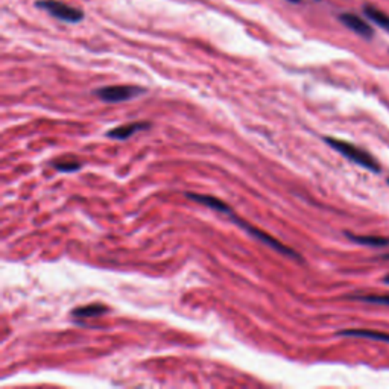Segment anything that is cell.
<instances>
[{"label": "cell", "mask_w": 389, "mask_h": 389, "mask_svg": "<svg viewBox=\"0 0 389 389\" xmlns=\"http://www.w3.org/2000/svg\"><path fill=\"white\" fill-rule=\"evenodd\" d=\"M324 142H326L332 149L336 150L341 155H344L347 160H350L351 163L359 165L361 168L374 172V174H379L380 172V165L370 153H366L365 149L354 146L353 143L344 142V140L339 138H333V137H324Z\"/></svg>", "instance_id": "6da1fadb"}, {"label": "cell", "mask_w": 389, "mask_h": 389, "mask_svg": "<svg viewBox=\"0 0 389 389\" xmlns=\"http://www.w3.org/2000/svg\"><path fill=\"white\" fill-rule=\"evenodd\" d=\"M383 282H385L386 285H389V274H388L386 277H383Z\"/></svg>", "instance_id": "5bb4252c"}, {"label": "cell", "mask_w": 389, "mask_h": 389, "mask_svg": "<svg viewBox=\"0 0 389 389\" xmlns=\"http://www.w3.org/2000/svg\"><path fill=\"white\" fill-rule=\"evenodd\" d=\"M106 306L101 305V302H93V305L89 306H82V307H77L72 310V317L75 319H87V318H99L105 313H108Z\"/></svg>", "instance_id": "ba28073f"}, {"label": "cell", "mask_w": 389, "mask_h": 389, "mask_svg": "<svg viewBox=\"0 0 389 389\" xmlns=\"http://www.w3.org/2000/svg\"><path fill=\"white\" fill-rule=\"evenodd\" d=\"M35 6L46 11L52 17L67 21V23H80L84 20V13L81 9L62 4L60 0H37Z\"/></svg>", "instance_id": "3957f363"}, {"label": "cell", "mask_w": 389, "mask_h": 389, "mask_svg": "<svg viewBox=\"0 0 389 389\" xmlns=\"http://www.w3.org/2000/svg\"><path fill=\"white\" fill-rule=\"evenodd\" d=\"M290 4H301V0H287Z\"/></svg>", "instance_id": "9a60e30c"}, {"label": "cell", "mask_w": 389, "mask_h": 389, "mask_svg": "<svg viewBox=\"0 0 389 389\" xmlns=\"http://www.w3.org/2000/svg\"><path fill=\"white\" fill-rule=\"evenodd\" d=\"M150 128L149 122H134V124H128V125H122L117 126L114 129H110V131L106 133V137L114 138V140H126L129 137H133L136 133L143 131V129Z\"/></svg>", "instance_id": "52a82bcc"}, {"label": "cell", "mask_w": 389, "mask_h": 389, "mask_svg": "<svg viewBox=\"0 0 389 389\" xmlns=\"http://www.w3.org/2000/svg\"><path fill=\"white\" fill-rule=\"evenodd\" d=\"M363 14L368 17L373 21V23H376L377 26H380L382 29L389 32V14L383 13L382 9H379L374 5H365L363 6Z\"/></svg>", "instance_id": "30bf717a"}, {"label": "cell", "mask_w": 389, "mask_h": 389, "mask_svg": "<svg viewBox=\"0 0 389 389\" xmlns=\"http://www.w3.org/2000/svg\"><path fill=\"white\" fill-rule=\"evenodd\" d=\"M338 18L345 28H349L350 31H353L354 34H358L359 37H362L365 40H371L374 37L373 28L368 23H366V21L362 17H359L358 14L342 13V14H339Z\"/></svg>", "instance_id": "5b68a950"}, {"label": "cell", "mask_w": 389, "mask_h": 389, "mask_svg": "<svg viewBox=\"0 0 389 389\" xmlns=\"http://www.w3.org/2000/svg\"><path fill=\"white\" fill-rule=\"evenodd\" d=\"M226 216H229V218L236 224V225H239L241 226V229H243L248 234H250V236H253L254 237V239H257V241H261V242H263L265 245H268V246H271L273 248V250H275V251H278V253H282V254H285V256H287V257H292V258H297V261H302V258L300 257V254L297 253V251H294V250H292V248H289V246H286V245H283L282 242H278L277 239H274V237L273 236H269L268 233H265V231H262L261 229H256V226L254 225H250V224H248L246 221H243V219H241L239 218V216H236L234 213H233V210L229 213V214H226Z\"/></svg>", "instance_id": "7a4b0ae2"}, {"label": "cell", "mask_w": 389, "mask_h": 389, "mask_svg": "<svg viewBox=\"0 0 389 389\" xmlns=\"http://www.w3.org/2000/svg\"><path fill=\"white\" fill-rule=\"evenodd\" d=\"M143 93H146V90L143 87H137V85H106V87L94 90V94L106 104L131 101Z\"/></svg>", "instance_id": "277c9868"}, {"label": "cell", "mask_w": 389, "mask_h": 389, "mask_svg": "<svg viewBox=\"0 0 389 389\" xmlns=\"http://www.w3.org/2000/svg\"><path fill=\"white\" fill-rule=\"evenodd\" d=\"M52 168H55L60 172H77L81 169V163L77 160H55L52 161Z\"/></svg>", "instance_id": "7c38bea8"}, {"label": "cell", "mask_w": 389, "mask_h": 389, "mask_svg": "<svg viewBox=\"0 0 389 389\" xmlns=\"http://www.w3.org/2000/svg\"><path fill=\"white\" fill-rule=\"evenodd\" d=\"M388 185H389V180H388Z\"/></svg>", "instance_id": "2e32d148"}, {"label": "cell", "mask_w": 389, "mask_h": 389, "mask_svg": "<svg viewBox=\"0 0 389 389\" xmlns=\"http://www.w3.org/2000/svg\"><path fill=\"white\" fill-rule=\"evenodd\" d=\"M186 197L194 202L202 204L205 207H209L210 210H214L222 214H229L231 212V207L229 204H225L222 199L214 198L212 194H201V193H193V192H187Z\"/></svg>", "instance_id": "8992f818"}, {"label": "cell", "mask_w": 389, "mask_h": 389, "mask_svg": "<svg viewBox=\"0 0 389 389\" xmlns=\"http://www.w3.org/2000/svg\"><path fill=\"white\" fill-rule=\"evenodd\" d=\"M345 236L349 237L350 241L359 243V245H366V246H389V237L385 236H356L351 233H345Z\"/></svg>", "instance_id": "8fae6325"}, {"label": "cell", "mask_w": 389, "mask_h": 389, "mask_svg": "<svg viewBox=\"0 0 389 389\" xmlns=\"http://www.w3.org/2000/svg\"><path fill=\"white\" fill-rule=\"evenodd\" d=\"M339 336H354V338H366L371 341H380L389 344V333L382 332H374V330H366V329H349V330H341Z\"/></svg>", "instance_id": "9c48e42d"}, {"label": "cell", "mask_w": 389, "mask_h": 389, "mask_svg": "<svg viewBox=\"0 0 389 389\" xmlns=\"http://www.w3.org/2000/svg\"><path fill=\"white\" fill-rule=\"evenodd\" d=\"M351 300H358L363 302H370V305H380L389 306V295H354L350 297Z\"/></svg>", "instance_id": "4fadbf2b"}]
</instances>
